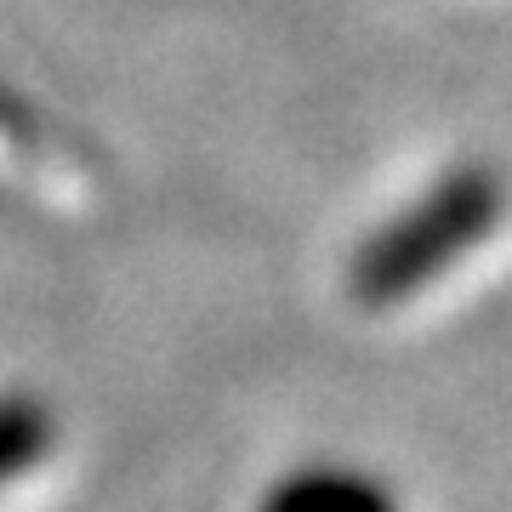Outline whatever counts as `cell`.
Wrapping results in <instances>:
<instances>
[{
	"instance_id": "obj_1",
	"label": "cell",
	"mask_w": 512,
	"mask_h": 512,
	"mask_svg": "<svg viewBox=\"0 0 512 512\" xmlns=\"http://www.w3.org/2000/svg\"><path fill=\"white\" fill-rule=\"evenodd\" d=\"M507 217V177L484 160L450 165L433 188H421L399 217H387L348 262V296L359 308H399L421 285H433L461 256L484 245Z\"/></svg>"
},
{
	"instance_id": "obj_2",
	"label": "cell",
	"mask_w": 512,
	"mask_h": 512,
	"mask_svg": "<svg viewBox=\"0 0 512 512\" xmlns=\"http://www.w3.org/2000/svg\"><path fill=\"white\" fill-rule=\"evenodd\" d=\"M256 512H399V490L353 461H308L279 478Z\"/></svg>"
},
{
	"instance_id": "obj_3",
	"label": "cell",
	"mask_w": 512,
	"mask_h": 512,
	"mask_svg": "<svg viewBox=\"0 0 512 512\" xmlns=\"http://www.w3.org/2000/svg\"><path fill=\"white\" fill-rule=\"evenodd\" d=\"M0 143L18 148V154H29V160H40V165H57V171L109 177L103 154H97V148L69 126V120H57L52 109H40L12 74H0Z\"/></svg>"
},
{
	"instance_id": "obj_4",
	"label": "cell",
	"mask_w": 512,
	"mask_h": 512,
	"mask_svg": "<svg viewBox=\"0 0 512 512\" xmlns=\"http://www.w3.org/2000/svg\"><path fill=\"white\" fill-rule=\"evenodd\" d=\"M57 450V410L29 387L0 393V490L29 478Z\"/></svg>"
}]
</instances>
